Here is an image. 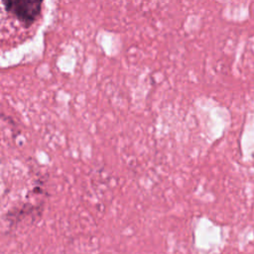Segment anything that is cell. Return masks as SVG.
Returning <instances> with one entry per match:
<instances>
[{"label":"cell","mask_w":254,"mask_h":254,"mask_svg":"<svg viewBox=\"0 0 254 254\" xmlns=\"http://www.w3.org/2000/svg\"><path fill=\"white\" fill-rule=\"evenodd\" d=\"M42 4V1H3L6 11L26 26L36 21L40 15Z\"/></svg>","instance_id":"1"}]
</instances>
